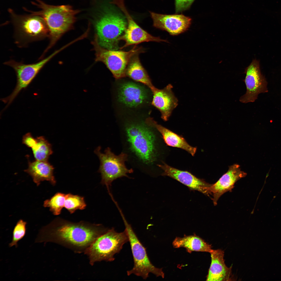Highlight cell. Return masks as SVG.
<instances>
[{
    "instance_id": "6da1fadb",
    "label": "cell",
    "mask_w": 281,
    "mask_h": 281,
    "mask_svg": "<svg viewBox=\"0 0 281 281\" xmlns=\"http://www.w3.org/2000/svg\"><path fill=\"white\" fill-rule=\"evenodd\" d=\"M108 229L100 224L75 223L57 218L40 230L36 243L52 242L75 253H84L95 240Z\"/></svg>"
},
{
    "instance_id": "7a4b0ae2",
    "label": "cell",
    "mask_w": 281,
    "mask_h": 281,
    "mask_svg": "<svg viewBox=\"0 0 281 281\" xmlns=\"http://www.w3.org/2000/svg\"><path fill=\"white\" fill-rule=\"evenodd\" d=\"M36 1L33 4L38 6L40 10L30 12L44 19L49 31V43L41 56L43 58L64 34L73 28L76 19V16L80 11L74 10L69 5L54 6L47 4L40 0Z\"/></svg>"
},
{
    "instance_id": "3957f363",
    "label": "cell",
    "mask_w": 281,
    "mask_h": 281,
    "mask_svg": "<svg viewBox=\"0 0 281 281\" xmlns=\"http://www.w3.org/2000/svg\"><path fill=\"white\" fill-rule=\"evenodd\" d=\"M128 241V237L125 230L118 233L112 227L98 237L84 253L92 266L102 261H112L115 259L114 254L118 253L123 245Z\"/></svg>"
},
{
    "instance_id": "277c9868",
    "label": "cell",
    "mask_w": 281,
    "mask_h": 281,
    "mask_svg": "<svg viewBox=\"0 0 281 281\" xmlns=\"http://www.w3.org/2000/svg\"><path fill=\"white\" fill-rule=\"evenodd\" d=\"M9 11L14 28L15 42L19 47L49 37L48 28L41 16L32 14L18 15L10 9Z\"/></svg>"
},
{
    "instance_id": "5b68a950",
    "label": "cell",
    "mask_w": 281,
    "mask_h": 281,
    "mask_svg": "<svg viewBox=\"0 0 281 281\" xmlns=\"http://www.w3.org/2000/svg\"><path fill=\"white\" fill-rule=\"evenodd\" d=\"M92 43L95 52V61L104 63L117 79L126 76V69L131 58L144 52L142 48L136 45L128 51L106 49L99 44L96 34Z\"/></svg>"
},
{
    "instance_id": "8992f818",
    "label": "cell",
    "mask_w": 281,
    "mask_h": 281,
    "mask_svg": "<svg viewBox=\"0 0 281 281\" xmlns=\"http://www.w3.org/2000/svg\"><path fill=\"white\" fill-rule=\"evenodd\" d=\"M127 22L123 17L112 12L101 15L95 23L98 41L102 47L111 50H118L119 39L127 26Z\"/></svg>"
},
{
    "instance_id": "52a82bcc",
    "label": "cell",
    "mask_w": 281,
    "mask_h": 281,
    "mask_svg": "<svg viewBox=\"0 0 281 281\" xmlns=\"http://www.w3.org/2000/svg\"><path fill=\"white\" fill-rule=\"evenodd\" d=\"M126 231L130 242L133 257L134 265L132 269L127 271L128 276L133 274L146 279L151 273L156 277L164 278V274L162 269L156 267L151 263L145 248L139 240L131 226L122 215Z\"/></svg>"
},
{
    "instance_id": "ba28073f",
    "label": "cell",
    "mask_w": 281,
    "mask_h": 281,
    "mask_svg": "<svg viewBox=\"0 0 281 281\" xmlns=\"http://www.w3.org/2000/svg\"><path fill=\"white\" fill-rule=\"evenodd\" d=\"M101 149L100 146H98L94 152L100 161L98 171L101 174V183L108 189L114 180L123 177H129L127 174L132 173L133 170L132 169H128L125 165V162L128 159L127 154L122 152L116 155L109 148H107L103 153L101 152Z\"/></svg>"
},
{
    "instance_id": "9c48e42d",
    "label": "cell",
    "mask_w": 281,
    "mask_h": 281,
    "mask_svg": "<svg viewBox=\"0 0 281 281\" xmlns=\"http://www.w3.org/2000/svg\"><path fill=\"white\" fill-rule=\"evenodd\" d=\"M125 127L128 140L135 153L144 161L152 162L155 157V138L150 126L145 122H133L126 124Z\"/></svg>"
},
{
    "instance_id": "30bf717a",
    "label": "cell",
    "mask_w": 281,
    "mask_h": 281,
    "mask_svg": "<svg viewBox=\"0 0 281 281\" xmlns=\"http://www.w3.org/2000/svg\"><path fill=\"white\" fill-rule=\"evenodd\" d=\"M61 50H57L47 58L33 64H26L13 60L4 63V65L14 69L17 77L16 85L12 92L2 99L3 102L7 103L4 109L7 108L22 89L28 87L44 66Z\"/></svg>"
},
{
    "instance_id": "8fae6325",
    "label": "cell",
    "mask_w": 281,
    "mask_h": 281,
    "mask_svg": "<svg viewBox=\"0 0 281 281\" xmlns=\"http://www.w3.org/2000/svg\"><path fill=\"white\" fill-rule=\"evenodd\" d=\"M111 3L116 5L124 13L127 22V28L119 40H123L125 43L120 49L130 45L144 42L154 41L168 42L166 40L154 37L140 27L134 21L126 9L124 0H113Z\"/></svg>"
},
{
    "instance_id": "7c38bea8",
    "label": "cell",
    "mask_w": 281,
    "mask_h": 281,
    "mask_svg": "<svg viewBox=\"0 0 281 281\" xmlns=\"http://www.w3.org/2000/svg\"><path fill=\"white\" fill-rule=\"evenodd\" d=\"M244 73L246 76L243 81L246 91L240 97L239 101L244 103L253 102L257 99L259 94L268 92L267 82L261 73L259 62L256 59L253 60L246 68Z\"/></svg>"
},
{
    "instance_id": "4fadbf2b",
    "label": "cell",
    "mask_w": 281,
    "mask_h": 281,
    "mask_svg": "<svg viewBox=\"0 0 281 281\" xmlns=\"http://www.w3.org/2000/svg\"><path fill=\"white\" fill-rule=\"evenodd\" d=\"M153 21V25L165 30L171 35H177L187 30L191 24L192 19L182 14L166 15L150 12Z\"/></svg>"
},
{
    "instance_id": "5bb4252c",
    "label": "cell",
    "mask_w": 281,
    "mask_h": 281,
    "mask_svg": "<svg viewBox=\"0 0 281 281\" xmlns=\"http://www.w3.org/2000/svg\"><path fill=\"white\" fill-rule=\"evenodd\" d=\"M158 166L163 170L162 175L175 179L191 189L207 195L211 194L209 188L211 184L197 178L189 172L177 169L164 163Z\"/></svg>"
},
{
    "instance_id": "9a60e30c",
    "label": "cell",
    "mask_w": 281,
    "mask_h": 281,
    "mask_svg": "<svg viewBox=\"0 0 281 281\" xmlns=\"http://www.w3.org/2000/svg\"><path fill=\"white\" fill-rule=\"evenodd\" d=\"M246 173L241 171L239 165L235 164L229 167L227 171L215 183L211 184L209 191L212 194V199L215 206L219 198L228 191H231L235 183L246 175Z\"/></svg>"
},
{
    "instance_id": "2e32d148",
    "label": "cell",
    "mask_w": 281,
    "mask_h": 281,
    "mask_svg": "<svg viewBox=\"0 0 281 281\" xmlns=\"http://www.w3.org/2000/svg\"><path fill=\"white\" fill-rule=\"evenodd\" d=\"M117 97L119 102L131 108L143 104L148 98L147 92L144 88L131 82H125L119 86Z\"/></svg>"
},
{
    "instance_id": "e0dca14e",
    "label": "cell",
    "mask_w": 281,
    "mask_h": 281,
    "mask_svg": "<svg viewBox=\"0 0 281 281\" xmlns=\"http://www.w3.org/2000/svg\"><path fill=\"white\" fill-rule=\"evenodd\" d=\"M173 88L169 84L162 89L154 87L151 90L153 94L152 104L159 111L161 117L165 121L168 120L178 105V100L173 92Z\"/></svg>"
},
{
    "instance_id": "ac0fdd59",
    "label": "cell",
    "mask_w": 281,
    "mask_h": 281,
    "mask_svg": "<svg viewBox=\"0 0 281 281\" xmlns=\"http://www.w3.org/2000/svg\"><path fill=\"white\" fill-rule=\"evenodd\" d=\"M145 122L148 125L156 129L158 131L167 145L180 148L186 151L192 156L194 155L197 148L189 145L182 137L158 124L151 118L146 119Z\"/></svg>"
},
{
    "instance_id": "d6986e66",
    "label": "cell",
    "mask_w": 281,
    "mask_h": 281,
    "mask_svg": "<svg viewBox=\"0 0 281 281\" xmlns=\"http://www.w3.org/2000/svg\"><path fill=\"white\" fill-rule=\"evenodd\" d=\"M210 253L211 261L206 280H229L231 275V268L228 267L225 263L224 251L220 249L213 250Z\"/></svg>"
},
{
    "instance_id": "ffe728a7",
    "label": "cell",
    "mask_w": 281,
    "mask_h": 281,
    "mask_svg": "<svg viewBox=\"0 0 281 281\" xmlns=\"http://www.w3.org/2000/svg\"><path fill=\"white\" fill-rule=\"evenodd\" d=\"M54 168L48 161L36 160L28 162V166L24 171L30 175L34 182L39 186L41 182L49 181L53 185L56 183L53 175Z\"/></svg>"
},
{
    "instance_id": "44dd1931",
    "label": "cell",
    "mask_w": 281,
    "mask_h": 281,
    "mask_svg": "<svg viewBox=\"0 0 281 281\" xmlns=\"http://www.w3.org/2000/svg\"><path fill=\"white\" fill-rule=\"evenodd\" d=\"M173 245L175 248H185L189 252L198 251L210 253L213 250L210 245L196 235L176 237L173 241Z\"/></svg>"
},
{
    "instance_id": "7402d4cb",
    "label": "cell",
    "mask_w": 281,
    "mask_h": 281,
    "mask_svg": "<svg viewBox=\"0 0 281 281\" xmlns=\"http://www.w3.org/2000/svg\"><path fill=\"white\" fill-rule=\"evenodd\" d=\"M139 54L134 55L130 60L126 69V75L136 81L145 85L151 90L155 87L141 63Z\"/></svg>"
},
{
    "instance_id": "603a6c76",
    "label": "cell",
    "mask_w": 281,
    "mask_h": 281,
    "mask_svg": "<svg viewBox=\"0 0 281 281\" xmlns=\"http://www.w3.org/2000/svg\"><path fill=\"white\" fill-rule=\"evenodd\" d=\"M36 139V144L31 148L36 160L48 161L53 153L51 145L43 136L38 137Z\"/></svg>"
},
{
    "instance_id": "cb8c5ba5",
    "label": "cell",
    "mask_w": 281,
    "mask_h": 281,
    "mask_svg": "<svg viewBox=\"0 0 281 281\" xmlns=\"http://www.w3.org/2000/svg\"><path fill=\"white\" fill-rule=\"evenodd\" d=\"M66 195V194L63 193H57L50 199L44 201L43 206L49 208L50 210L54 215H58L64 207Z\"/></svg>"
},
{
    "instance_id": "d4e9b609",
    "label": "cell",
    "mask_w": 281,
    "mask_h": 281,
    "mask_svg": "<svg viewBox=\"0 0 281 281\" xmlns=\"http://www.w3.org/2000/svg\"><path fill=\"white\" fill-rule=\"evenodd\" d=\"M86 206L83 197L70 193L66 194L64 207L71 214L77 210L85 209Z\"/></svg>"
},
{
    "instance_id": "484cf974",
    "label": "cell",
    "mask_w": 281,
    "mask_h": 281,
    "mask_svg": "<svg viewBox=\"0 0 281 281\" xmlns=\"http://www.w3.org/2000/svg\"><path fill=\"white\" fill-rule=\"evenodd\" d=\"M27 223L22 219L20 220L14 227L12 232L11 242L9 244V247L18 246V242L25 236L26 232Z\"/></svg>"
},
{
    "instance_id": "4316f807",
    "label": "cell",
    "mask_w": 281,
    "mask_h": 281,
    "mask_svg": "<svg viewBox=\"0 0 281 281\" xmlns=\"http://www.w3.org/2000/svg\"><path fill=\"white\" fill-rule=\"evenodd\" d=\"M195 0H175L176 13H178L189 9Z\"/></svg>"
},
{
    "instance_id": "83f0119b",
    "label": "cell",
    "mask_w": 281,
    "mask_h": 281,
    "mask_svg": "<svg viewBox=\"0 0 281 281\" xmlns=\"http://www.w3.org/2000/svg\"><path fill=\"white\" fill-rule=\"evenodd\" d=\"M37 142L36 138H34L30 133H27L24 135L23 137L22 142L28 147L33 148Z\"/></svg>"
}]
</instances>
